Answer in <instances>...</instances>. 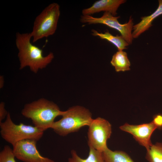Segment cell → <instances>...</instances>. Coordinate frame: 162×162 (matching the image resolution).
Masks as SVG:
<instances>
[{"instance_id": "obj_20", "label": "cell", "mask_w": 162, "mask_h": 162, "mask_svg": "<svg viewBox=\"0 0 162 162\" xmlns=\"http://www.w3.org/2000/svg\"><path fill=\"white\" fill-rule=\"evenodd\" d=\"M4 79L2 76H0V88H2L4 86Z\"/></svg>"}, {"instance_id": "obj_13", "label": "cell", "mask_w": 162, "mask_h": 162, "mask_svg": "<svg viewBox=\"0 0 162 162\" xmlns=\"http://www.w3.org/2000/svg\"><path fill=\"white\" fill-rule=\"evenodd\" d=\"M92 31L93 35L98 36L101 39L107 40L114 45L118 51L126 49L127 47L129 45L121 35L114 36L108 31L104 33H99L94 29H92Z\"/></svg>"}, {"instance_id": "obj_9", "label": "cell", "mask_w": 162, "mask_h": 162, "mask_svg": "<svg viewBox=\"0 0 162 162\" xmlns=\"http://www.w3.org/2000/svg\"><path fill=\"white\" fill-rule=\"evenodd\" d=\"M158 126L152 121V122L139 125L125 123L119 128L122 131L132 135L134 139L141 145L148 150L152 145L151 140V135Z\"/></svg>"}, {"instance_id": "obj_14", "label": "cell", "mask_w": 162, "mask_h": 162, "mask_svg": "<svg viewBox=\"0 0 162 162\" xmlns=\"http://www.w3.org/2000/svg\"><path fill=\"white\" fill-rule=\"evenodd\" d=\"M110 63L116 71H125L130 70V63L127 53L123 50H119L112 56Z\"/></svg>"}, {"instance_id": "obj_8", "label": "cell", "mask_w": 162, "mask_h": 162, "mask_svg": "<svg viewBox=\"0 0 162 162\" xmlns=\"http://www.w3.org/2000/svg\"><path fill=\"white\" fill-rule=\"evenodd\" d=\"M37 142L26 140L16 143L13 146L15 157L24 162H56L40 154L36 147Z\"/></svg>"}, {"instance_id": "obj_12", "label": "cell", "mask_w": 162, "mask_h": 162, "mask_svg": "<svg viewBox=\"0 0 162 162\" xmlns=\"http://www.w3.org/2000/svg\"><path fill=\"white\" fill-rule=\"evenodd\" d=\"M88 157L86 159L80 157L76 151H71V157L68 159V162H105L102 152L98 151L90 146Z\"/></svg>"}, {"instance_id": "obj_11", "label": "cell", "mask_w": 162, "mask_h": 162, "mask_svg": "<svg viewBox=\"0 0 162 162\" xmlns=\"http://www.w3.org/2000/svg\"><path fill=\"white\" fill-rule=\"evenodd\" d=\"M162 14V0H158V6L156 10L150 15L141 17V20L134 25L132 31L133 38H138L141 34L148 30L152 25L154 20Z\"/></svg>"}, {"instance_id": "obj_19", "label": "cell", "mask_w": 162, "mask_h": 162, "mask_svg": "<svg viewBox=\"0 0 162 162\" xmlns=\"http://www.w3.org/2000/svg\"><path fill=\"white\" fill-rule=\"evenodd\" d=\"M153 122L159 127H162V115L158 114L155 115L153 118Z\"/></svg>"}, {"instance_id": "obj_6", "label": "cell", "mask_w": 162, "mask_h": 162, "mask_svg": "<svg viewBox=\"0 0 162 162\" xmlns=\"http://www.w3.org/2000/svg\"><path fill=\"white\" fill-rule=\"evenodd\" d=\"M120 16H116L108 12H104L100 17H95L90 15H82L80 21L82 23L89 24H101L118 31L124 40L129 44H132L133 38L132 31L134 26L133 19L130 16L127 22L121 24L118 19Z\"/></svg>"}, {"instance_id": "obj_2", "label": "cell", "mask_w": 162, "mask_h": 162, "mask_svg": "<svg viewBox=\"0 0 162 162\" xmlns=\"http://www.w3.org/2000/svg\"><path fill=\"white\" fill-rule=\"evenodd\" d=\"M64 112L54 103L41 98L26 104L21 113L31 120L34 126L44 131L51 128L55 118Z\"/></svg>"}, {"instance_id": "obj_17", "label": "cell", "mask_w": 162, "mask_h": 162, "mask_svg": "<svg viewBox=\"0 0 162 162\" xmlns=\"http://www.w3.org/2000/svg\"><path fill=\"white\" fill-rule=\"evenodd\" d=\"M13 149L5 145L0 152V162H16Z\"/></svg>"}, {"instance_id": "obj_1", "label": "cell", "mask_w": 162, "mask_h": 162, "mask_svg": "<svg viewBox=\"0 0 162 162\" xmlns=\"http://www.w3.org/2000/svg\"><path fill=\"white\" fill-rule=\"evenodd\" d=\"M32 38L30 33L17 32L16 34L15 43L18 50L20 69L28 67L32 71L37 73L39 70L45 68L52 62L54 55L50 52L44 56L42 50L32 43Z\"/></svg>"}, {"instance_id": "obj_7", "label": "cell", "mask_w": 162, "mask_h": 162, "mask_svg": "<svg viewBox=\"0 0 162 162\" xmlns=\"http://www.w3.org/2000/svg\"><path fill=\"white\" fill-rule=\"evenodd\" d=\"M88 127V146L103 152L108 148L106 142L112 133L111 124L107 120L99 117L93 119Z\"/></svg>"}, {"instance_id": "obj_5", "label": "cell", "mask_w": 162, "mask_h": 162, "mask_svg": "<svg viewBox=\"0 0 162 162\" xmlns=\"http://www.w3.org/2000/svg\"><path fill=\"white\" fill-rule=\"evenodd\" d=\"M0 128L2 137L13 146L24 140H31L38 141L42 138L44 132L34 126L22 123L15 124L9 112L5 121L0 123Z\"/></svg>"}, {"instance_id": "obj_16", "label": "cell", "mask_w": 162, "mask_h": 162, "mask_svg": "<svg viewBox=\"0 0 162 162\" xmlns=\"http://www.w3.org/2000/svg\"><path fill=\"white\" fill-rule=\"evenodd\" d=\"M146 158L148 162H162V142L152 144L147 150Z\"/></svg>"}, {"instance_id": "obj_15", "label": "cell", "mask_w": 162, "mask_h": 162, "mask_svg": "<svg viewBox=\"0 0 162 162\" xmlns=\"http://www.w3.org/2000/svg\"><path fill=\"white\" fill-rule=\"evenodd\" d=\"M105 162H134L125 152L112 151L108 148L102 152Z\"/></svg>"}, {"instance_id": "obj_18", "label": "cell", "mask_w": 162, "mask_h": 162, "mask_svg": "<svg viewBox=\"0 0 162 162\" xmlns=\"http://www.w3.org/2000/svg\"><path fill=\"white\" fill-rule=\"evenodd\" d=\"M8 112L5 109L4 103L1 102L0 104V123L6 118Z\"/></svg>"}, {"instance_id": "obj_3", "label": "cell", "mask_w": 162, "mask_h": 162, "mask_svg": "<svg viewBox=\"0 0 162 162\" xmlns=\"http://www.w3.org/2000/svg\"><path fill=\"white\" fill-rule=\"evenodd\" d=\"M62 116V118L55 122L51 128L56 134L63 136L77 132L84 126H88L93 119L89 110L79 106L70 108L64 111Z\"/></svg>"}, {"instance_id": "obj_10", "label": "cell", "mask_w": 162, "mask_h": 162, "mask_svg": "<svg viewBox=\"0 0 162 162\" xmlns=\"http://www.w3.org/2000/svg\"><path fill=\"white\" fill-rule=\"evenodd\" d=\"M125 0H100L95 2L89 8L83 9L82 15H90L101 11L108 12L116 16L120 6L126 2Z\"/></svg>"}, {"instance_id": "obj_4", "label": "cell", "mask_w": 162, "mask_h": 162, "mask_svg": "<svg viewBox=\"0 0 162 162\" xmlns=\"http://www.w3.org/2000/svg\"><path fill=\"white\" fill-rule=\"evenodd\" d=\"M60 14L59 5L54 2L46 6L37 16L30 32L33 43L55 33Z\"/></svg>"}]
</instances>
